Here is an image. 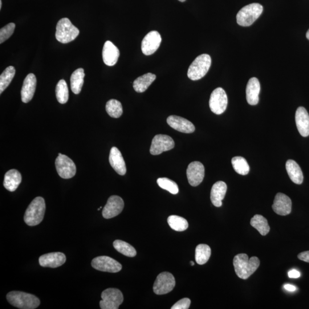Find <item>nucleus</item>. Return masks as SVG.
<instances>
[{"mask_svg": "<svg viewBox=\"0 0 309 309\" xmlns=\"http://www.w3.org/2000/svg\"><path fill=\"white\" fill-rule=\"evenodd\" d=\"M15 24L14 23H10L8 25L4 27L0 30V44H2L9 39L15 30Z\"/></svg>", "mask_w": 309, "mask_h": 309, "instance_id": "4c0bfd02", "label": "nucleus"}, {"mask_svg": "<svg viewBox=\"0 0 309 309\" xmlns=\"http://www.w3.org/2000/svg\"><path fill=\"white\" fill-rule=\"evenodd\" d=\"M85 77L83 68L77 69L73 72L71 77V87L73 92L75 94H79L81 91L84 84Z\"/></svg>", "mask_w": 309, "mask_h": 309, "instance_id": "cd10ccee", "label": "nucleus"}, {"mask_svg": "<svg viewBox=\"0 0 309 309\" xmlns=\"http://www.w3.org/2000/svg\"><path fill=\"white\" fill-rule=\"evenodd\" d=\"M227 187L224 182L219 181L213 186L211 191V201L214 206L219 207L222 205V201L226 194Z\"/></svg>", "mask_w": 309, "mask_h": 309, "instance_id": "b1692460", "label": "nucleus"}, {"mask_svg": "<svg viewBox=\"0 0 309 309\" xmlns=\"http://www.w3.org/2000/svg\"><path fill=\"white\" fill-rule=\"evenodd\" d=\"M232 165L236 173L242 176H246L250 172V167L245 158L241 157H235L232 159Z\"/></svg>", "mask_w": 309, "mask_h": 309, "instance_id": "72a5a7b5", "label": "nucleus"}, {"mask_svg": "<svg viewBox=\"0 0 309 309\" xmlns=\"http://www.w3.org/2000/svg\"><path fill=\"white\" fill-rule=\"evenodd\" d=\"M260 91L261 85L258 79L256 77H252L246 87V99L248 103L251 105H257L259 102Z\"/></svg>", "mask_w": 309, "mask_h": 309, "instance_id": "5701e85b", "label": "nucleus"}, {"mask_svg": "<svg viewBox=\"0 0 309 309\" xmlns=\"http://www.w3.org/2000/svg\"><path fill=\"white\" fill-rule=\"evenodd\" d=\"M176 286V279L172 274L164 272L159 274L154 282L153 290L157 295L169 293Z\"/></svg>", "mask_w": 309, "mask_h": 309, "instance_id": "6e6552de", "label": "nucleus"}, {"mask_svg": "<svg viewBox=\"0 0 309 309\" xmlns=\"http://www.w3.org/2000/svg\"><path fill=\"white\" fill-rule=\"evenodd\" d=\"M298 258L302 261L309 263V251L302 252L298 254Z\"/></svg>", "mask_w": 309, "mask_h": 309, "instance_id": "ea45409f", "label": "nucleus"}, {"mask_svg": "<svg viewBox=\"0 0 309 309\" xmlns=\"http://www.w3.org/2000/svg\"><path fill=\"white\" fill-rule=\"evenodd\" d=\"M179 1L181 2H185V1H186V0H179Z\"/></svg>", "mask_w": 309, "mask_h": 309, "instance_id": "a18cd8bd", "label": "nucleus"}, {"mask_svg": "<svg viewBox=\"0 0 309 309\" xmlns=\"http://www.w3.org/2000/svg\"><path fill=\"white\" fill-rule=\"evenodd\" d=\"M109 162L112 168L118 174L124 176L127 172V169H126L123 157L119 149L115 147L111 148L110 153H109Z\"/></svg>", "mask_w": 309, "mask_h": 309, "instance_id": "4be33fe9", "label": "nucleus"}, {"mask_svg": "<svg viewBox=\"0 0 309 309\" xmlns=\"http://www.w3.org/2000/svg\"><path fill=\"white\" fill-rule=\"evenodd\" d=\"M113 245L118 252L127 257H134L136 255L135 248L127 242L121 240H116L113 242Z\"/></svg>", "mask_w": 309, "mask_h": 309, "instance_id": "7c9ffc66", "label": "nucleus"}, {"mask_svg": "<svg viewBox=\"0 0 309 309\" xmlns=\"http://www.w3.org/2000/svg\"><path fill=\"white\" fill-rule=\"evenodd\" d=\"M168 222L171 228L177 231H184L189 227L186 219L178 215H171L168 218Z\"/></svg>", "mask_w": 309, "mask_h": 309, "instance_id": "473e14b6", "label": "nucleus"}, {"mask_svg": "<svg viewBox=\"0 0 309 309\" xmlns=\"http://www.w3.org/2000/svg\"><path fill=\"white\" fill-rule=\"evenodd\" d=\"M228 99L224 89L217 88L211 93L209 101L210 108L215 114L221 115L226 111Z\"/></svg>", "mask_w": 309, "mask_h": 309, "instance_id": "1a4fd4ad", "label": "nucleus"}, {"mask_svg": "<svg viewBox=\"0 0 309 309\" xmlns=\"http://www.w3.org/2000/svg\"><path fill=\"white\" fill-rule=\"evenodd\" d=\"M46 209V202L44 198L36 197L32 201L26 211L24 218V222L30 226L39 225L43 220Z\"/></svg>", "mask_w": 309, "mask_h": 309, "instance_id": "f03ea898", "label": "nucleus"}, {"mask_svg": "<svg viewBox=\"0 0 309 309\" xmlns=\"http://www.w3.org/2000/svg\"><path fill=\"white\" fill-rule=\"evenodd\" d=\"M7 299L12 306L21 309H35L40 304L37 296L22 291H11L7 294Z\"/></svg>", "mask_w": 309, "mask_h": 309, "instance_id": "7ed1b4c3", "label": "nucleus"}, {"mask_svg": "<svg viewBox=\"0 0 309 309\" xmlns=\"http://www.w3.org/2000/svg\"><path fill=\"white\" fill-rule=\"evenodd\" d=\"M161 36L158 32L153 31L145 36L141 42V51L146 56L152 55L160 48Z\"/></svg>", "mask_w": 309, "mask_h": 309, "instance_id": "ddd939ff", "label": "nucleus"}, {"mask_svg": "<svg viewBox=\"0 0 309 309\" xmlns=\"http://www.w3.org/2000/svg\"><path fill=\"white\" fill-rule=\"evenodd\" d=\"M156 79V75L148 73L137 78L133 83V89L138 93L145 92Z\"/></svg>", "mask_w": 309, "mask_h": 309, "instance_id": "bb28decb", "label": "nucleus"}, {"mask_svg": "<svg viewBox=\"0 0 309 309\" xmlns=\"http://www.w3.org/2000/svg\"><path fill=\"white\" fill-rule=\"evenodd\" d=\"M292 202L289 197L285 194L278 193L276 195L272 210L276 214L282 216L290 214L291 211Z\"/></svg>", "mask_w": 309, "mask_h": 309, "instance_id": "dca6fc26", "label": "nucleus"}, {"mask_svg": "<svg viewBox=\"0 0 309 309\" xmlns=\"http://www.w3.org/2000/svg\"><path fill=\"white\" fill-rule=\"evenodd\" d=\"M103 60L105 64L108 66H113L117 62L119 58V49L110 41L105 42L103 49Z\"/></svg>", "mask_w": 309, "mask_h": 309, "instance_id": "aec40b11", "label": "nucleus"}, {"mask_svg": "<svg viewBox=\"0 0 309 309\" xmlns=\"http://www.w3.org/2000/svg\"><path fill=\"white\" fill-rule=\"evenodd\" d=\"M56 95L60 104H66L69 98L67 84L64 80H60L56 85Z\"/></svg>", "mask_w": 309, "mask_h": 309, "instance_id": "f704fd0d", "label": "nucleus"}, {"mask_svg": "<svg viewBox=\"0 0 309 309\" xmlns=\"http://www.w3.org/2000/svg\"><path fill=\"white\" fill-rule=\"evenodd\" d=\"M284 288L287 291H294L296 290V288L295 286L293 285H291L290 284H286L284 285Z\"/></svg>", "mask_w": 309, "mask_h": 309, "instance_id": "79ce46f5", "label": "nucleus"}, {"mask_svg": "<svg viewBox=\"0 0 309 309\" xmlns=\"http://www.w3.org/2000/svg\"><path fill=\"white\" fill-rule=\"evenodd\" d=\"M205 167L199 162L191 163L187 169V177L191 186L196 187L200 185L205 177Z\"/></svg>", "mask_w": 309, "mask_h": 309, "instance_id": "2eb2a0df", "label": "nucleus"}, {"mask_svg": "<svg viewBox=\"0 0 309 309\" xmlns=\"http://www.w3.org/2000/svg\"><path fill=\"white\" fill-rule=\"evenodd\" d=\"M91 265L97 270L112 273L119 272L122 269V265L119 262L107 256H100L95 258L92 260Z\"/></svg>", "mask_w": 309, "mask_h": 309, "instance_id": "9b49d317", "label": "nucleus"}, {"mask_svg": "<svg viewBox=\"0 0 309 309\" xmlns=\"http://www.w3.org/2000/svg\"><path fill=\"white\" fill-rule=\"evenodd\" d=\"M57 172L63 179H70L75 176L76 167L72 160L64 154L59 153L55 162Z\"/></svg>", "mask_w": 309, "mask_h": 309, "instance_id": "9d476101", "label": "nucleus"}, {"mask_svg": "<svg viewBox=\"0 0 309 309\" xmlns=\"http://www.w3.org/2000/svg\"><path fill=\"white\" fill-rule=\"evenodd\" d=\"M191 264H192V266L194 265V263L193 261H191Z\"/></svg>", "mask_w": 309, "mask_h": 309, "instance_id": "49530a36", "label": "nucleus"}, {"mask_svg": "<svg viewBox=\"0 0 309 309\" xmlns=\"http://www.w3.org/2000/svg\"><path fill=\"white\" fill-rule=\"evenodd\" d=\"M157 184L161 188L168 191L171 194L176 195L179 192L178 186L176 183L168 178H159Z\"/></svg>", "mask_w": 309, "mask_h": 309, "instance_id": "e433bc0d", "label": "nucleus"}, {"mask_svg": "<svg viewBox=\"0 0 309 309\" xmlns=\"http://www.w3.org/2000/svg\"><path fill=\"white\" fill-rule=\"evenodd\" d=\"M306 38L308 40H309V30H308L306 33Z\"/></svg>", "mask_w": 309, "mask_h": 309, "instance_id": "37998d69", "label": "nucleus"}, {"mask_svg": "<svg viewBox=\"0 0 309 309\" xmlns=\"http://www.w3.org/2000/svg\"><path fill=\"white\" fill-rule=\"evenodd\" d=\"M286 169L292 182L297 185L302 184L303 173L297 163L293 160H288L286 164Z\"/></svg>", "mask_w": 309, "mask_h": 309, "instance_id": "a878e982", "label": "nucleus"}, {"mask_svg": "<svg viewBox=\"0 0 309 309\" xmlns=\"http://www.w3.org/2000/svg\"><path fill=\"white\" fill-rule=\"evenodd\" d=\"M236 274L239 278L246 279L257 270L260 265L259 259L256 257L249 258L246 254H239L233 260Z\"/></svg>", "mask_w": 309, "mask_h": 309, "instance_id": "f257e3e1", "label": "nucleus"}, {"mask_svg": "<svg viewBox=\"0 0 309 309\" xmlns=\"http://www.w3.org/2000/svg\"><path fill=\"white\" fill-rule=\"evenodd\" d=\"M263 7L258 3H253L244 7L237 15V22L239 26L249 27L261 15Z\"/></svg>", "mask_w": 309, "mask_h": 309, "instance_id": "20e7f679", "label": "nucleus"}, {"mask_svg": "<svg viewBox=\"0 0 309 309\" xmlns=\"http://www.w3.org/2000/svg\"><path fill=\"white\" fill-rule=\"evenodd\" d=\"M37 80L35 75L30 74L24 81L22 91V100L23 103H27L33 98L35 94Z\"/></svg>", "mask_w": 309, "mask_h": 309, "instance_id": "6ab92c4d", "label": "nucleus"}, {"mask_svg": "<svg viewBox=\"0 0 309 309\" xmlns=\"http://www.w3.org/2000/svg\"><path fill=\"white\" fill-rule=\"evenodd\" d=\"M211 254V249L208 245L200 244L195 249V261L198 265H204L209 261Z\"/></svg>", "mask_w": 309, "mask_h": 309, "instance_id": "c756f323", "label": "nucleus"}, {"mask_svg": "<svg viewBox=\"0 0 309 309\" xmlns=\"http://www.w3.org/2000/svg\"><path fill=\"white\" fill-rule=\"evenodd\" d=\"M168 124L177 131L183 133H191L194 132V125L184 117L176 115L170 116L167 119Z\"/></svg>", "mask_w": 309, "mask_h": 309, "instance_id": "a211bd4d", "label": "nucleus"}, {"mask_svg": "<svg viewBox=\"0 0 309 309\" xmlns=\"http://www.w3.org/2000/svg\"><path fill=\"white\" fill-rule=\"evenodd\" d=\"M22 177L19 171L12 169L6 174L4 177V186L7 190L14 192L21 184Z\"/></svg>", "mask_w": 309, "mask_h": 309, "instance_id": "393cba45", "label": "nucleus"}, {"mask_svg": "<svg viewBox=\"0 0 309 309\" xmlns=\"http://www.w3.org/2000/svg\"><path fill=\"white\" fill-rule=\"evenodd\" d=\"M39 261L41 266L56 268L64 265L66 261V257L64 253L56 252L41 256Z\"/></svg>", "mask_w": 309, "mask_h": 309, "instance_id": "f3484780", "label": "nucleus"}, {"mask_svg": "<svg viewBox=\"0 0 309 309\" xmlns=\"http://www.w3.org/2000/svg\"><path fill=\"white\" fill-rule=\"evenodd\" d=\"M108 114L113 118H119L123 114V107L119 101L115 99L109 100L106 104Z\"/></svg>", "mask_w": 309, "mask_h": 309, "instance_id": "c9c22d12", "label": "nucleus"}, {"mask_svg": "<svg viewBox=\"0 0 309 309\" xmlns=\"http://www.w3.org/2000/svg\"><path fill=\"white\" fill-rule=\"evenodd\" d=\"M124 206L123 199L119 196L113 195L109 197L107 204L104 207L102 211L103 217L105 219L114 218L122 212Z\"/></svg>", "mask_w": 309, "mask_h": 309, "instance_id": "4468645a", "label": "nucleus"}, {"mask_svg": "<svg viewBox=\"0 0 309 309\" xmlns=\"http://www.w3.org/2000/svg\"><path fill=\"white\" fill-rule=\"evenodd\" d=\"M100 301L101 309H118L123 302V295L117 288H108L101 293Z\"/></svg>", "mask_w": 309, "mask_h": 309, "instance_id": "0eeeda50", "label": "nucleus"}, {"mask_svg": "<svg viewBox=\"0 0 309 309\" xmlns=\"http://www.w3.org/2000/svg\"><path fill=\"white\" fill-rule=\"evenodd\" d=\"M175 147V142L172 137L166 135H157L153 138L150 153L158 156L162 152L170 151Z\"/></svg>", "mask_w": 309, "mask_h": 309, "instance_id": "f8f14e48", "label": "nucleus"}, {"mask_svg": "<svg viewBox=\"0 0 309 309\" xmlns=\"http://www.w3.org/2000/svg\"><path fill=\"white\" fill-rule=\"evenodd\" d=\"M288 277L290 278H298L300 277V272L296 270H291L288 272Z\"/></svg>", "mask_w": 309, "mask_h": 309, "instance_id": "a19ab883", "label": "nucleus"}, {"mask_svg": "<svg viewBox=\"0 0 309 309\" xmlns=\"http://www.w3.org/2000/svg\"><path fill=\"white\" fill-rule=\"evenodd\" d=\"M79 33V30L68 18L62 19L57 24L56 38L60 43H70L78 36Z\"/></svg>", "mask_w": 309, "mask_h": 309, "instance_id": "39448f33", "label": "nucleus"}, {"mask_svg": "<svg viewBox=\"0 0 309 309\" xmlns=\"http://www.w3.org/2000/svg\"><path fill=\"white\" fill-rule=\"evenodd\" d=\"M250 224L257 229L260 234L265 236L269 233L270 228L267 219L261 215H255L251 218Z\"/></svg>", "mask_w": 309, "mask_h": 309, "instance_id": "c85d7f7f", "label": "nucleus"}, {"mask_svg": "<svg viewBox=\"0 0 309 309\" xmlns=\"http://www.w3.org/2000/svg\"><path fill=\"white\" fill-rule=\"evenodd\" d=\"M16 74L15 68L13 66L7 67L0 76V93H3L9 86Z\"/></svg>", "mask_w": 309, "mask_h": 309, "instance_id": "2f4dec72", "label": "nucleus"}, {"mask_svg": "<svg viewBox=\"0 0 309 309\" xmlns=\"http://www.w3.org/2000/svg\"><path fill=\"white\" fill-rule=\"evenodd\" d=\"M2 0H0V9H2Z\"/></svg>", "mask_w": 309, "mask_h": 309, "instance_id": "c03bdc74", "label": "nucleus"}, {"mask_svg": "<svg viewBox=\"0 0 309 309\" xmlns=\"http://www.w3.org/2000/svg\"><path fill=\"white\" fill-rule=\"evenodd\" d=\"M191 304V300L188 298H183L172 307V309H188Z\"/></svg>", "mask_w": 309, "mask_h": 309, "instance_id": "58836bf2", "label": "nucleus"}, {"mask_svg": "<svg viewBox=\"0 0 309 309\" xmlns=\"http://www.w3.org/2000/svg\"><path fill=\"white\" fill-rule=\"evenodd\" d=\"M295 123L300 135L303 137L308 136L309 135V115L306 109L304 107H300L296 109Z\"/></svg>", "mask_w": 309, "mask_h": 309, "instance_id": "412c9836", "label": "nucleus"}, {"mask_svg": "<svg viewBox=\"0 0 309 309\" xmlns=\"http://www.w3.org/2000/svg\"><path fill=\"white\" fill-rule=\"evenodd\" d=\"M211 65V58L210 55L202 54L198 56L189 68V78L193 81L201 79L208 72Z\"/></svg>", "mask_w": 309, "mask_h": 309, "instance_id": "423d86ee", "label": "nucleus"}]
</instances>
